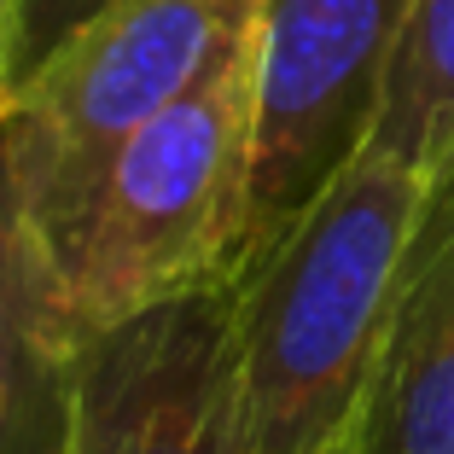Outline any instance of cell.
Listing matches in <instances>:
<instances>
[{
  "mask_svg": "<svg viewBox=\"0 0 454 454\" xmlns=\"http://www.w3.org/2000/svg\"><path fill=\"white\" fill-rule=\"evenodd\" d=\"M106 0H24V12H18V53H12V88L41 65V59L53 53L59 41L70 29H82L88 18L99 12Z\"/></svg>",
  "mask_w": 454,
  "mask_h": 454,
  "instance_id": "9",
  "label": "cell"
},
{
  "mask_svg": "<svg viewBox=\"0 0 454 454\" xmlns=\"http://www.w3.org/2000/svg\"><path fill=\"white\" fill-rule=\"evenodd\" d=\"M262 0H106L12 88L0 146L29 215L70 262L117 152L251 29Z\"/></svg>",
  "mask_w": 454,
  "mask_h": 454,
  "instance_id": "2",
  "label": "cell"
},
{
  "mask_svg": "<svg viewBox=\"0 0 454 454\" xmlns=\"http://www.w3.org/2000/svg\"><path fill=\"white\" fill-rule=\"evenodd\" d=\"M256 24V18H251ZM251 29L117 152L65 274L82 326H111L204 274H233L251 181Z\"/></svg>",
  "mask_w": 454,
  "mask_h": 454,
  "instance_id": "3",
  "label": "cell"
},
{
  "mask_svg": "<svg viewBox=\"0 0 454 454\" xmlns=\"http://www.w3.org/2000/svg\"><path fill=\"white\" fill-rule=\"evenodd\" d=\"M426 181L367 146L233 274L245 454H356Z\"/></svg>",
  "mask_w": 454,
  "mask_h": 454,
  "instance_id": "1",
  "label": "cell"
},
{
  "mask_svg": "<svg viewBox=\"0 0 454 454\" xmlns=\"http://www.w3.org/2000/svg\"><path fill=\"white\" fill-rule=\"evenodd\" d=\"M233 274H204L94 326L76 367L70 454H245Z\"/></svg>",
  "mask_w": 454,
  "mask_h": 454,
  "instance_id": "5",
  "label": "cell"
},
{
  "mask_svg": "<svg viewBox=\"0 0 454 454\" xmlns=\"http://www.w3.org/2000/svg\"><path fill=\"white\" fill-rule=\"evenodd\" d=\"M414 0H262L251 24L256 122L233 274L367 152Z\"/></svg>",
  "mask_w": 454,
  "mask_h": 454,
  "instance_id": "4",
  "label": "cell"
},
{
  "mask_svg": "<svg viewBox=\"0 0 454 454\" xmlns=\"http://www.w3.org/2000/svg\"><path fill=\"white\" fill-rule=\"evenodd\" d=\"M356 454H454V158L426 181Z\"/></svg>",
  "mask_w": 454,
  "mask_h": 454,
  "instance_id": "6",
  "label": "cell"
},
{
  "mask_svg": "<svg viewBox=\"0 0 454 454\" xmlns=\"http://www.w3.org/2000/svg\"><path fill=\"white\" fill-rule=\"evenodd\" d=\"M367 146L419 175H437L454 158V0L408 6Z\"/></svg>",
  "mask_w": 454,
  "mask_h": 454,
  "instance_id": "8",
  "label": "cell"
},
{
  "mask_svg": "<svg viewBox=\"0 0 454 454\" xmlns=\"http://www.w3.org/2000/svg\"><path fill=\"white\" fill-rule=\"evenodd\" d=\"M18 12L24 0H0V117L12 106V53H18Z\"/></svg>",
  "mask_w": 454,
  "mask_h": 454,
  "instance_id": "10",
  "label": "cell"
},
{
  "mask_svg": "<svg viewBox=\"0 0 454 454\" xmlns=\"http://www.w3.org/2000/svg\"><path fill=\"white\" fill-rule=\"evenodd\" d=\"M88 326L0 146V454H70Z\"/></svg>",
  "mask_w": 454,
  "mask_h": 454,
  "instance_id": "7",
  "label": "cell"
}]
</instances>
